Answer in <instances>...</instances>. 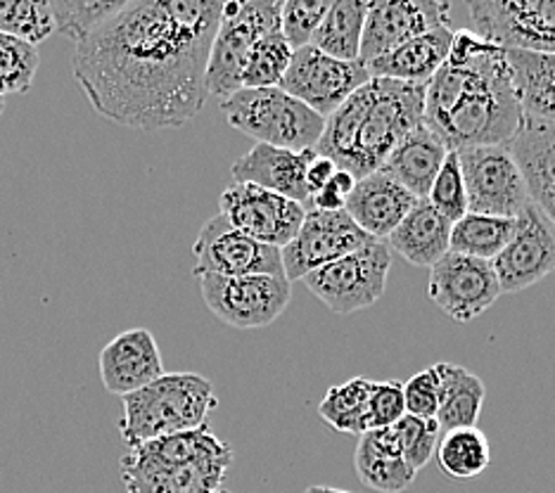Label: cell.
I'll list each match as a JSON object with an SVG mask.
<instances>
[{
  "label": "cell",
  "mask_w": 555,
  "mask_h": 493,
  "mask_svg": "<svg viewBox=\"0 0 555 493\" xmlns=\"http://www.w3.org/2000/svg\"><path fill=\"white\" fill-rule=\"evenodd\" d=\"M221 0H131L77 43L74 79L88 103L129 129H176L207 103Z\"/></svg>",
  "instance_id": "1"
},
{
  "label": "cell",
  "mask_w": 555,
  "mask_h": 493,
  "mask_svg": "<svg viewBox=\"0 0 555 493\" xmlns=\"http://www.w3.org/2000/svg\"><path fill=\"white\" fill-rule=\"evenodd\" d=\"M522 119L508 50L470 29L456 31L447 65L427 83V129L451 152H461L511 145Z\"/></svg>",
  "instance_id": "2"
},
{
  "label": "cell",
  "mask_w": 555,
  "mask_h": 493,
  "mask_svg": "<svg viewBox=\"0 0 555 493\" xmlns=\"http://www.w3.org/2000/svg\"><path fill=\"white\" fill-rule=\"evenodd\" d=\"M425 95L427 86L373 76L327 117L317 152L359 181L380 171L403 138L425 124Z\"/></svg>",
  "instance_id": "3"
},
{
  "label": "cell",
  "mask_w": 555,
  "mask_h": 493,
  "mask_svg": "<svg viewBox=\"0 0 555 493\" xmlns=\"http://www.w3.org/2000/svg\"><path fill=\"white\" fill-rule=\"evenodd\" d=\"M121 401L119 434L129 449L205 427L211 411L219 406L214 385L197 373H169Z\"/></svg>",
  "instance_id": "4"
},
{
  "label": "cell",
  "mask_w": 555,
  "mask_h": 493,
  "mask_svg": "<svg viewBox=\"0 0 555 493\" xmlns=\"http://www.w3.org/2000/svg\"><path fill=\"white\" fill-rule=\"evenodd\" d=\"M223 119L261 145L283 150H317L327 119L301 100L278 88H243L221 103Z\"/></svg>",
  "instance_id": "5"
},
{
  "label": "cell",
  "mask_w": 555,
  "mask_h": 493,
  "mask_svg": "<svg viewBox=\"0 0 555 493\" xmlns=\"http://www.w3.org/2000/svg\"><path fill=\"white\" fill-rule=\"evenodd\" d=\"M278 31H283V3L278 0L225 3L207 67L209 95L229 100L243 91V72L251 48Z\"/></svg>",
  "instance_id": "6"
},
{
  "label": "cell",
  "mask_w": 555,
  "mask_h": 493,
  "mask_svg": "<svg viewBox=\"0 0 555 493\" xmlns=\"http://www.w3.org/2000/svg\"><path fill=\"white\" fill-rule=\"evenodd\" d=\"M389 269H392V249L387 243L373 239L354 255L313 271L301 283L333 313L349 315L373 307L385 295Z\"/></svg>",
  "instance_id": "7"
},
{
  "label": "cell",
  "mask_w": 555,
  "mask_h": 493,
  "mask_svg": "<svg viewBox=\"0 0 555 493\" xmlns=\"http://www.w3.org/2000/svg\"><path fill=\"white\" fill-rule=\"evenodd\" d=\"M468 207L475 213L517 219L532 205L525 173L511 145H485L459 152Z\"/></svg>",
  "instance_id": "8"
},
{
  "label": "cell",
  "mask_w": 555,
  "mask_h": 493,
  "mask_svg": "<svg viewBox=\"0 0 555 493\" xmlns=\"http://www.w3.org/2000/svg\"><path fill=\"white\" fill-rule=\"evenodd\" d=\"M199 289L207 309L237 330L269 327L285 313L293 297L287 277L275 275H205L199 277Z\"/></svg>",
  "instance_id": "9"
},
{
  "label": "cell",
  "mask_w": 555,
  "mask_h": 493,
  "mask_svg": "<svg viewBox=\"0 0 555 493\" xmlns=\"http://www.w3.org/2000/svg\"><path fill=\"white\" fill-rule=\"evenodd\" d=\"M197 277L205 275H275L287 277L283 265V249L263 245L245 235L223 213L209 219L193 245Z\"/></svg>",
  "instance_id": "10"
},
{
  "label": "cell",
  "mask_w": 555,
  "mask_h": 493,
  "mask_svg": "<svg viewBox=\"0 0 555 493\" xmlns=\"http://www.w3.org/2000/svg\"><path fill=\"white\" fill-rule=\"evenodd\" d=\"M475 34L522 53L555 55V0H494L468 3Z\"/></svg>",
  "instance_id": "11"
},
{
  "label": "cell",
  "mask_w": 555,
  "mask_h": 493,
  "mask_svg": "<svg viewBox=\"0 0 555 493\" xmlns=\"http://www.w3.org/2000/svg\"><path fill=\"white\" fill-rule=\"evenodd\" d=\"M371 79L373 76L363 62L337 60L307 46L295 50L281 88L327 119Z\"/></svg>",
  "instance_id": "12"
},
{
  "label": "cell",
  "mask_w": 555,
  "mask_h": 493,
  "mask_svg": "<svg viewBox=\"0 0 555 493\" xmlns=\"http://www.w3.org/2000/svg\"><path fill=\"white\" fill-rule=\"evenodd\" d=\"M219 207L223 217L245 235L278 249L293 243L309 213V207L301 202L251 183H235L223 190Z\"/></svg>",
  "instance_id": "13"
},
{
  "label": "cell",
  "mask_w": 555,
  "mask_h": 493,
  "mask_svg": "<svg viewBox=\"0 0 555 493\" xmlns=\"http://www.w3.org/2000/svg\"><path fill=\"white\" fill-rule=\"evenodd\" d=\"M427 295L449 319L470 323L496 303L503 289L494 263L449 251L430 269Z\"/></svg>",
  "instance_id": "14"
},
{
  "label": "cell",
  "mask_w": 555,
  "mask_h": 493,
  "mask_svg": "<svg viewBox=\"0 0 555 493\" xmlns=\"http://www.w3.org/2000/svg\"><path fill=\"white\" fill-rule=\"evenodd\" d=\"M373 243L357 221L343 211L309 209L305 225L299 228L297 237L283 249V265L287 281H305L313 271L323 265L354 255L361 247Z\"/></svg>",
  "instance_id": "15"
},
{
  "label": "cell",
  "mask_w": 555,
  "mask_h": 493,
  "mask_svg": "<svg viewBox=\"0 0 555 493\" xmlns=\"http://www.w3.org/2000/svg\"><path fill=\"white\" fill-rule=\"evenodd\" d=\"M503 295H515L555 271V225L534 202L517 217L508 247L491 261Z\"/></svg>",
  "instance_id": "16"
},
{
  "label": "cell",
  "mask_w": 555,
  "mask_h": 493,
  "mask_svg": "<svg viewBox=\"0 0 555 493\" xmlns=\"http://www.w3.org/2000/svg\"><path fill=\"white\" fill-rule=\"evenodd\" d=\"M451 5L439 0H377L369 8L361 62L371 65L423 34L449 27Z\"/></svg>",
  "instance_id": "17"
},
{
  "label": "cell",
  "mask_w": 555,
  "mask_h": 493,
  "mask_svg": "<svg viewBox=\"0 0 555 493\" xmlns=\"http://www.w3.org/2000/svg\"><path fill=\"white\" fill-rule=\"evenodd\" d=\"M229 458H209L185 465H164L138 449L121 458V482L126 493H231L225 489Z\"/></svg>",
  "instance_id": "18"
},
{
  "label": "cell",
  "mask_w": 555,
  "mask_h": 493,
  "mask_svg": "<svg viewBox=\"0 0 555 493\" xmlns=\"http://www.w3.org/2000/svg\"><path fill=\"white\" fill-rule=\"evenodd\" d=\"M164 363L155 335L145 327L117 335L100 351V379L109 394L129 397L164 377Z\"/></svg>",
  "instance_id": "19"
},
{
  "label": "cell",
  "mask_w": 555,
  "mask_h": 493,
  "mask_svg": "<svg viewBox=\"0 0 555 493\" xmlns=\"http://www.w3.org/2000/svg\"><path fill=\"white\" fill-rule=\"evenodd\" d=\"M313 157H317V150L295 152L257 143L233 164L231 173L235 183H251L273 190V193L301 202L311 209L307 171Z\"/></svg>",
  "instance_id": "20"
},
{
  "label": "cell",
  "mask_w": 555,
  "mask_h": 493,
  "mask_svg": "<svg viewBox=\"0 0 555 493\" xmlns=\"http://www.w3.org/2000/svg\"><path fill=\"white\" fill-rule=\"evenodd\" d=\"M418 202V197L380 169L357 183L347 199V213L365 235L385 243Z\"/></svg>",
  "instance_id": "21"
},
{
  "label": "cell",
  "mask_w": 555,
  "mask_h": 493,
  "mask_svg": "<svg viewBox=\"0 0 555 493\" xmlns=\"http://www.w3.org/2000/svg\"><path fill=\"white\" fill-rule=\"evenodd\" d=\"M453 38H456V31L451 27H441L430 34L413 38V41L403 43L401 48L392 50V53L373 60L371 65L365 67H369L371 76H375V79L427 86L435 79L437 72L447 65L453 48Z\"/></svg>",
  "instance_id": "22"
},
{
  "label": "cell",
  "mask_w": 555,
  "mask_h": 493,
  "mask_svg": "<svg viewBox=\"0 0 555 493\" xmlns=\"http://www.w3.org/2000/svg\"><path fill=\"white\" fill-rule=\"evenodd\" d=\"M449 152L451 150L439 141V135L423 124L397 145L383 171H387L418 199H427Z\"/></svg>",
  "instance_id": "23"
},
{
  "label": "cell",
  "mask_w": 555,
  "mask_h": 493,
  "mask_svg": "<svg viewBox=\"0 0 555 493\" xmlns=\"http://www.w3.org/2000/svg\"><path fill=\"white\" fill-rule=\"evenodd\" d=\"M354 467L361 482L380 493L406 491L418 472L403 458L395 427L373 429L359 439L354 453Z\"/></svg>",
  "instance_id": "24"
},
{
  "label": "cell",
  "mask_w": 555,
  "mask_h": 493,
  "mask_svg": "<svg viewBox=\"0 0 555 493\" xmlns=\"http://www.w3.org/2000/svg\"><path fill=\"white\" fill-rule=\"evenodd\" d=\"M451 233L453 223L441 217L430 202L421 199L397 231L389 235L387 245L409 263L433 269L451 251Z\"/></svg>",
  "instance_id": "25"
},
{
  "label": "cell",
  "mask_w": 555,
  "mask_h": 493,
  "mask_svg": "<svg viewBox=\"0 0 555 493\" xmlns=\"http://www.w3.org/2000/svg\"><path fill=\"white\" fill-rule=\"evenodd\" d=\"M511 150L525 173L532 202L544 207L555 197V124L525 117Z\"/></svg>",
  "instance_id": "26"
},
{
  "label": "cell",
  "mask_w": 555,
  "mask_h": 493,
  "mask_svg": "<svg viewBox=\"0 0 555 493\" xmlns=\"http://www.w3.org/2000/svg\"><path fill=\"white\" fill-rule=\"evenodd\" d=\"M435 368L439 373L437 423L441 425V429L451 432V429L477 427L487 397L482 379L456 363L439 361L435 363Z\"/></svg>",
  "instance_id": "27"
},
{
  "label": "cell",
  "mask_w": 555,
  "mask_h": 493,
  "mask_svg": "<svg viewBox=\"0 0 555 493\" xmlns=\"http://www.w3.org/2000/svg\"><path fill=\"white\" fill-rule=\"evenodd\" d=\"M525 117L555 124V55L508 50Z\"/></svg>",
  "instance_id": "28"
},
{
  "label": "cell",
  "mask_w": 555,
  "mask_h": 493,
  "mask_svg": "<svg viewBox=\"0 0 555 493\" xmlns=\"http://www.w3.org/2000/svg\"><path fill=\"white\" fill-rule=\"evenodd\" d=\"M369 8L371 3H365V0H337L325 15L317 36H313L311 46L337 60L361 62Z\"/></svg>",
  "instance_id": "29"
},
{
  "label": "cell",
  "mask_w": 555,
  "mask_h": 493,
  "mask_svg": "<svg viewBox=\"0 0 555 493\" xmlns=\"http://www.w3.org/2000/svg\"><path fill=\"white\" fill-rule=\"evenodd\" d=\"M373 379L351 377L343 385H335L325 391L319 403L321 420L333 429L351 437H363L371 432L369 406H371Z\"/></svg>",
  "instance_id": "30"
},
{
  "label": "cell",
  "mask_w": 555,
  "mask_h": 493,
  "mask_svg": "<svg viewBox=\"0 0 555 493\" xmlns=\"http://www.w3.org/2000/svg\"><path fill=\"white\" fill-rule=\"evenodd\" d=\"M517 219L489 217V213L468 211L461 221L453 223L451 251L465 257L494 261L508 247L515 235Z\"/></svg>",
  "instance_id": "31"
},
{
  "label": "cell",
  "mask_w": 555,
  "mask_h": 493,
  "mask_svg": "<svg viewBox=\"0 0 555 493\" xmlns=\"http://www.w3.org/2000/svg\"><path fill=\"white\" fill-rule=\"evenodd\" d=\"M437 463L451 479H473L491 463V444L479 427L451 429L439 441Z\"/></svg>",
  "instance_id": "32"
},
{
  "label": "cell",
  "mask_w": 555,
  "mask_h": 493,
  "mask_svg": "<svg viewBox=\"0 0 555 493\" xmlns=\"http://www.w3.org/2000/svg\"><path fill=\"white\" fill-rule=\"evenodd\" d=\"M131 0H88V3H65V0H55L50 3L55 17V29L67 36L69 41L81 43L86 36H91L95 29L103 27L105 22L117 17L119 12L129 5Z\"/></svg>",
  "instance_id": "33"
},
{
  "label": "cell",
  "mask_w": 555,
  "mask_h": 493,
  "mask_svg": "<svg viewBox=\"0 0 555 493\" xmlns=\"http://www.w3.org/2000/svg\"><path fill=\"white\" fill-rule=\"evenodd\" d=\"M295 50L285 41L283 31L271 34L251 48L243 72V88H278L293 65Z\"/></svg>",
  "instance_id": "34"
},
{
  "label": "cell",
  "mask_w": 555,
  "mask_h": 493,
  "mask_svg": "<svg viewBox=\"0 0 555 493\" xmlns=\"http://www.w3.org/2000/svg\"><path fill=\"white\" fill-rule=\"evenodd\" d=\"M53 31L57 29L50 3H41V0H0V34L39 46Z\"/></svg>",
  "instance_id": "35"
},
{
  "label": "cell",
  "mask_w": 555,
  "mask_h": 493,
  "mask_svg": "<svg viewBox=\"0 0 555 493\" xmlns=\"http://www.w3.org/2000/svg\"><path fill=\"white\" fill-rule=\"evenodd\" d=\"M41 65L36 46L22 38L0 34V95L27 93Z\"/></svg>",
  "instance_id": "36"
},
{
  "label": "cell",
  "mask_w": 555,
  "mask_h": 493,
  "mask_svg": "<svg viewBox=\"0 0 555 493\" xmlns=\"http://www.w3.org/2000/svg\"><path fill=\"white\" fill-rule=\"evenodd\" d=\"M395 432L403 451V458L409 460L415 472H421L433 460V455H437L441 425L435 417H415L406 413L395 425Z\"/></svg>",
  "instance_id": "37"
},
{
  "label": "cell",
  "mask_w": 555,
  "mask_h": 493,
  "mask_svg": "<svg viewBox=\"0 0 555 493\" xmlns=\"http://www.w3.org/2000/svg\"><path fill=\"white\" fill-rule=\"evenodd\" d=\"M427 202H430L441 217H447L451 223L461 221L465 213L470 211L468 190H465L459 152H449V157L437 176V181L430 190V197H427Z\"/></svg>",
  "instance_id": "38"
},
{
  "label": "cell",
  "mask_w": 555,
  "mask_h": 493,
  "mask_svg": "<svg viewBox=\"0 0 555 493\" xmlns=\"http://www.w3.org/2000/svg\"><path fill=\"white\" fill-rule=\"evenodd\" d=\"M331 8V0H285L283 36L293 50L311 46Z\"/></svg>",
  "instance_id": "39"
},
{
  "label": "cell",
  "mask_w": 555,
  "mask_h": 493,
  "mask_svg": "<svg viewBox=\"0 0 555 493\" xmlns=\"http://www.w3.org/2000/svg\"><path fill=\"white\" fill-rule=\"evenodd\" d=\"M403 415H406V394H403V385L397 382V379L373 382L369 406L371 432L373 429L395 427Z\"/></svg>",
  "instance_id": "40"
},
{
  "label": "cell",
  "mask_w": 555,
  "mask_h": 493,
  "mask_svg": "<svg viewBox=\"0 0 555 493\" xmlns=\"http://www.w3.org/2000/svg\"><path fill=\"white\" fill-rule=\"evenodd\" d=\"M403 394H406V413L415 417H435L439 413V373L433 368H425L415 373L406 385H403Z\"/></svg>",
  "instance_id": "41"
},
{
  "label": "cell",
  "mask_w": 555,
  "mask_h": 493,
  "mask_svg": "<svg viewBox=\"0 0 555 493\" xmlns=\"http://www.w3.org/2000/svg\"><path fill=\"white\" fill-rule=\"evenodd\" d=\"M359 179L354 173H349L345 169H339L335 173V179L327 183L319 195L311 197V209H321V211H343L347 209V199L354 193Z\"/></svg>",
  "instance_id": "42"
},
{
  "label": "cell",
  "mask_w": 555,
  "mask_h": 493,
  "mask_svg": "<svg viewBox=\"0 0 555 493\" xmlns=\"http://www.w3.org/2000/svg\"><path fill=\"white\" fill-rule=\"evenodd\" d=\"M337 171H339V167L331 157H323L317 152V157H313V161L309 164V171H307V185H309L311 197L319 195L321 190L335 179Z\"/></svg>",
  "instance_id": "43"
},
{
  "label": "cell",
  "mask_w": 555,
  "mask_h": 493,
  "mask_svg": "<svg viewBox=\"0 0 555 493\" xmlns=\"http://www.w3.org/2000/svg\"><path fill=\"white\" fill-rule=\"evenodd\" d=\"M305 493H351L343 489H333V486H309Z\"/></svg>",
  "instance_id": "44"
},
{
  "label": "cell",
  "mask_w": 555,
  "mask_h": 493,
  "mask_svg": "<svg viewBox=\"0 0 555 493\" xmlns=\"http://www.w3.org/2000/svg\"><path fill=\"white\" fill-rule=\"evenodd\" d=\"M541 209H544V213H546V217L553 221V225H555V197L551 199V202H546V205L544 207H541Z\"/></svg>",
  "instance_id": "45"
},
{
  "label": "cell",
  "mask_w": 555,
  "mask_h": 493,
  "mask_svg": "<svg viewBox=\"0 0 555 493\" xmlns=\"http://www.w3.org/2000/svg\"><path fill=\"white\" fill-rule=\"evenodd\" d=\"M3 112H5V95H0V117H3Z\"/></svg>",
  "instance_id": "46"
}]
</instances>
